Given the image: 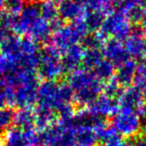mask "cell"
Instances as JSON below:
<instances>
[{
  "mask_svg": "<svg viewBox=\"0 0 146 146\" xmlns=\"http://www.w3.org/2000/svg\"><path fill=\"white\" fill-rule=\"evenodd\" d=\"M64 73L60 53L53 46H47L40 51V60L36 74L46 81H55Z\"/></svg>",
  "mask_w": 146,
  "mask_h": 146,
  "instance_id": "obj_1",
  "label": "cell"
},
{
  "mask_svg": "<svg viewBox=\"0 0 146 146\" xmlns=\"http://www.w3.org/2000/svg\"><path fill=\"white\" fill-rule=\"evenodd\" d=\"M130 22L126 15L122 12H112L104 18L100 28V32L108 39L111 36L113 39L125 41L131 32Z\"/></svg>",
  "mask_w": 146,
  "mask_h": 146,
  "instance_id": "obj_2",
  "label": "cell"
},
{
  "mask_svg": "<svg viewBox=\"0 0 146 146\" xmlns=\"http://www.w3.org/2000/svg\"><path fill=\"white\" fill-rule=\"evenodd\" d=\"M112 127L117 134L126 138H133L138 135L141 129L140 117L135 111L119 109L112 118Z\"/></svg>",
  "mask_w": 146,
  "mask_h": 146,
  "instance_id": "obj_3",
  "label": "cell"
},
{
  "mask_svg": "<svg viewBox=\"0 0 146 146\" xmlns=\"http://www.w3.org/2000/svg\"><path fill=\"white\" fill-rule=\"evenodd\" d=\"M38 80L22 84L14 88V107L30 109L37 102Z\"/></svg>",
  "mask_w": 146,
  "mask_h": 146,
  "instance_id": "obj_4",
  "label": "cell"
},
{
  "mask_svg": "<svg viewBox=\"0 0 146 146\" xmlns=\"http://www.w3.org/2000/svg\"><path fill=\"white\" fill-rule=\"evenodd\" d=\"M102 54L106 60L111 62L115 66V68L130 59L123 43L113 38L109 40L107 39L104 43L102 47Z\"/></svg>",
  "mask_w": 146,
  "mask_h": 146,
  "instance_id": "obj_5",
  "label": "cell"
},
{
  "mask_svg": "<svg viewBox=\"0 0 146 146\" xmlns=\"http://www.w3.org/2000/svg\"><path fill=\"white\" fill-rule=\"evenodd\" d=\"M144 36V30L141 27L131 29L130 35L127 37L124 44L129 57L141 59L146 56V41Z\"/></svg>",
  "mask_w": 146,
  "mask_h": 146,
  "instance_id": "obj_6",
  "label": "cell"
},
{
  "mask_svg": "<svg viewBox=\"0 0 146 146\" xmlns=\"http://www.w3.org/2000/svg\"><path fill=\"white\" fill-rule=\"evenodd\" d=\"M57 9L61 20H70L73 22L82 18L87 11L83 0H60L57 3Z\"/></svg>",
  "mask_w": 146,
  "mask_h": 146,
  "instance_id": "obj_7",
  "label": "cell"
},
{
  "mask_svg": "<svg viewBox=\"0 0 146 146\" xmlns=\"http://www.w3.org/2000/svg\"><path fill=\"white\" fill-rule=\"evenodd\" d=\"M119 103L115 98H111L105 96L104 94H100L89 106L88 110L93 113L101 116V117H113L119 111Z\"/></svg>",
  "mask_w": 146,
  "mask_h": 146,
  "instance_id": "obj_8",
  "label": "cell"
},
{
  "mask_svg": "<svg viewBox=\"0 0 146 146\" xmlns=\"http://www.w3.org/2000/svg\"><path fill=\"white\" fill-rule=\"evenodd\" d=\"M146 98L144 95L135 87L134 85H130L123 89L122 93L118 98L120 109L132 110L135 111L142 105Z\"/></svg>",
  "mask_w": 146,
  "mask_h": 146,
  "instance_id": "obj_9",
  "label": "cell"
},
{
  "mask_svg": "<svg viewBox=\"0 0 146 146\" xmlns=\"http://www.w3.org/2000/svg\"><path fill=\"white\" fill-rule=\"evenodd\" d=\"M136 66L137 62L134 59H128L127 61L116 67L113 78L122 88L129 87L133 83L136 74Z\"/></svg>",
  "mask_w": 146,
  "mask_h": 146,
  "instance_id": "obj_10",
  "label": "cell"
},
{
  "mask_svg": "<svg viewBox=\"0 0 146 146\" xmlns=\"http://www.w3.org/2000/svg\"><path fill=\"white\" fill-rule=\"evenodd\" d=\"M74 146H95L97 143L95 132L89 126H76L71 129Z\"/></svg>",
  "mask_w": 146,
  "mask_h": 146,
  "instance_id": "obj_11",
  "label": "cell"
},
{
  "mask_svg": "<svg viewBox=\"0 0 146 146\" xmlns=\"http://www.w3.org/2000/svg\"><path fill=\"white\" fill-rule=\"evenodd\" d=\"M82 54H83V48L79 45L72 46L68 50L65 51L61 58L63 71L71 73L79 68V66L81 65Z\"/></svg>",
  "mask_w": 146,
  "mask_h": 146,
  "instance_id": "obj_12",
  "label": "cell"
},
{
  "mask_svg": "<svg viewBox=\"0 0 146 146\" xmlns=\"http://www.w3.org/2000/svg\"><path fill=\"white\" fill-rule=\"evenodd\" d=\"M104 16L105 15L102 12H100V11L87 10L85 14L83 15V17L80 19L83 22L88 33H95L97 31H99L100 28H101V25L104 20Z\"/></svg>",
  "mask_w": 146,
  "mask_h": 146,
  "instance_id": "obj_13",
  "label": "cell"
},
{
  "mask_svg": "<svg viewBox=\"0 0 146 146\" xmlns=\"http://www.w3.org/2000/svg\"><path fill=\"white\" fill-rule=\"evenodd\" d=\"M13 124L21 130L34 129V112L30 109H19L14 113Z\"/></svg>",
  "mask_w": 146,
  "mask_h": 146,
  "instance_id": "obj_14",
  "label": "cell"
},
{
  "mask_svg": "<svg viewBox=\"0 0 146 146\" xmlns=\"http://www.w3.org/2000/svg\"><path fill=\"white\" fill-rule=\"evenodd\" d=\"M102 59H104V57L101 49H83L81 65L85 70L92 71Z\"/></svg>",
  "mask_w": 146,
  "mask_h": 146,
  "instance_id": "obj_15",
  "label": "cell"
},
{
  "mask_svg": "<svg viewBox=\"0 0 146 146\" xmlns=\"http://www.w3.org/2000/svg\"><path fill=\"white\" fill-rule=\"evenodd\" d=\"M115 66L109 62L106 59H102L99 63L95 66V68L92 70V73L94 74L96 78L103 83L109 81L110 79L114 77V73H115Z\"/></svg>",
  "mask_w": 146,
  "mask_h": 146,
  "instance_id": "obj_16",
  "label": "cell"
},
{
  "mask_svg": "<svg viewBox=\"0 0 146 146\" xmlns=\"http://www.w3.org/2000/svg\"><path fill=\"white\" fill-rule=\"evenodd\" d=\"M38 6L40 16L48 23L59 18L57 3L54 0H41L40 2H38Z\"/></svg>",
  "mask_w": 146,
  "mask_h": 146,
  "instance_id": "obj_17",
  "label": "cell"
},
{
  "mask_svg": "<svg viewBox=\"0 0 146 146\" xmlns=\"http://www.w3.org/2000/svg\"><path fill=\"white\" fill-rule=\"evenodd\" d=\"M14 109L9 106L0 108V138L3 137L5 132L12 127L14 120Z\"/></svg>",
  "mask_w": 146,
  "mask_h": 146,
  "instance_id": "obj_18",
  "label": "cell"
},
{
  "mask_svg": "<svg viewBox=\"0 0 146 146\" xmlns=\"http://www.w3.org/2000/svg\"><path fill=\"white\" fill-rule=\"evenodd\" d=\"M124 88H122L119 84L116 82V80L114 78L110 79L109 81L105 82L103 85V94L105 96H108V97H111V98H115V99L118 100L119 98L120 94L122 93Z\"/></svg>",
  "mask_w": 146,
  "mask_h": 146,
  "instance_id": "obj_19",
  "label": "cell"
},
{
  "mask_svg": "<svg viewBox=\"0 0 146 146\" xmlns=\"http://www.w3.org/2000/svg\"><path fill=\"white\" fill-rule=\"evenodd\" d=\"M18 64L13 61H11L9 58H7L4 54L0 52V76H6L10 73L15 72L18 70Z\"/></svg>",
  "mask_w": 146,
  "mask_h": 146,
  "instance_id": "obj_20",
  "label": "cell"
},
{
  "mask_svg": "<svg viewBox=\"0 0 146 146\" xmlns=\"http://www.w3.org/2000/svg\"><path fill=\"white\" fill-rule=\"evenodd\" d=\"M136 75L146 78V56L139 59V62L136 66Z\"/></svg>",
  "mask_w": 146,
  "mask_h": 146,
  "instance_id": "obj_21",
  "label": "cell"
},
{
  "mask_svg": "<svg viewBox=\"0 0 146 146\" xmlns=\"http://www.w3.org/2000/svg\"><path fill=\"white\" fill-rule=\"evenodd\" d=\"M133 138L134 139L133 142H132V145L133 146H146V135H137Z\"/></svg>",
  "mask_w": 146,
  "mask_h": 146,
  "instance_id": "obj_22",
  "label": "cell"
},
{
  "mask_svg": "<svg viewBox=\"0 0 146 146\" xmlns=\"http://www.w3.org/2000/svg\"><path fill=\"white\" fill-rule=\"evenodd\" d=\"M9 35H10V31L7 28H5V27L0 25V44H1Z\"/></svg>",
  "mask_w": 146,
  "mask_h": 146,
  "instance_id": "obj_23",
  "label": "cell"
},
{
  "mask_svg": "<svg viewBox=\"0 0 146 146\" xmlns=\"http://www.w3.org/2000/svg\"><path fill=\"white\" fill-rule=\"evenodd\" d=\"M140 25H141V28L143 29L144 31H146V8L145 10H144V13H143V16H142L141 20H140Z\"/></svg>",
  "mask_w": 146,
  "mask_h": 146,
  "instance_id": "obj_24",
  "label": "cell"
},
{
  "mask_svg": "<svg viewBox=\"0 0 146 146\" xmlns=\"http://www.w3.org/2000/svg\"><path fill=\"white\" fill-rule=\"evenodd\" d=\"M6 1H7V0H0V9L3 8V7L5 6V4H6Z\"/></svg>",
  "mask_w": 146,
  "mask_h": 146,
  "instance_id": "obj_25",
  "label": "cell"
},
{
  "mask_svg": "<svg viewBox=\"0 0 146 146\" xmlns=\"http://www.w3.org/2000/svg\"><path fill=\"white\" fill-rule=\"evenodd\" d=\"M0 21H1V11H0Z\"/></svg>",
  "mask_w": 146,
  "mask_h": 146,
  "instance_id": "obj_26",
  "label": "cell"
},
{
  "mask_svg": "<svg viewBox=\"0 0 146 146\" xmlns=\"http://www.w3.org/2000/svg\"><path fill=\"white\" fill-rule=\"evenodd\" d=\"M144 38H145V41H146V35H145V36H144Z\"/></svg>",
  "mask_w": 146,
  "mask_h": 146,
  "instance_id": "obj_27",
  "label": "cell"
},
{
  "mask_svg": "<svg viewBox=\"0 0 146 146\" xmlns=\"http://www.w3.org/2000/svg\"><path fill=\"white\" fill-rule=\"evenodd\" d=\"M145 131H146V124H145Z\"/></svg>",
  "mask_w": 146,
  "mask_h": 146,
  "instance_id": "obj_28",
  "label": "cell"
},
{
  "mask_svg": "<svg viewBox=\"0 0 146 146\" xmlns=\"http://www.w3.org/2000/svg\"><path fill=\"white\" fill-rule=\"evenodd\" d=\"M37 146H43V145H37Z\"/></svg>",
  "mask_w": 146,
  "mask_h": 146,
  "instance_id": "obj_29",
  "label": "cell"
}]
</instances>
